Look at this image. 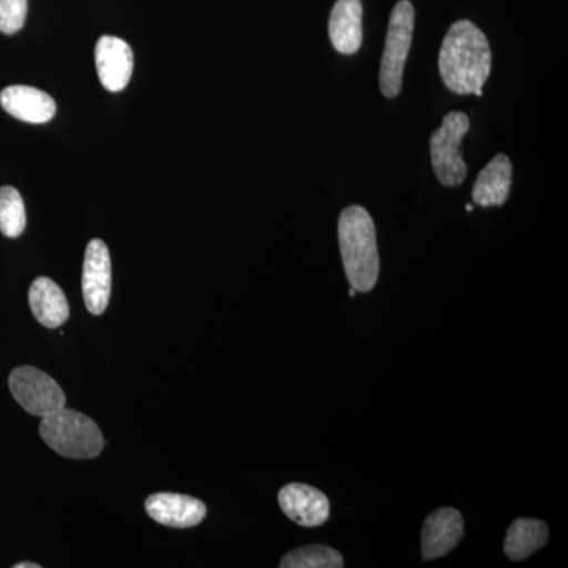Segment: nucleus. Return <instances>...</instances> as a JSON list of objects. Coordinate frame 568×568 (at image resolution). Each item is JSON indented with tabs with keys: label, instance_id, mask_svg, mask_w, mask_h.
<instances>
[{
	"label": "nucleus",
	"instance_id": "16",
	"mask_svg": "<svg viewBox=\"0 0 568 568\" xmlns=\"http://www.w3.org/2000/svg\"><path fill=\"white\" fill-rule=\"evenodd\" d=\"M549 537L548 526L540 519L519 518L507 530L506 555L511 560H523L545 547Z\"/></svg>",
	"mask_w": 568,
	"mask_h": 568
},
{
	"label": "nucleus",
	"instance_id": "10",
	"mask_svg": "<svg viewBox=\"0 0 568 568\" xmlns=\"http://www.w3.org/2000/svg\"><path fill=\"white\" fill-rule=\"evenodd\" d=\"M145 511L159 525L179 529L193 528L207 515V508L200 499L174 493H156L148 497Z\"/></svg>",
	"mask_w": 568,
	"mask_h": 568
},
{
	"label": "nucleus",
	"instance_id": "13",
	"mask_svg": "<svg viewBox=\"0 0 568 568\" xmlns=\"http://www.w3.org/2000/svg\"><path fill=\"white\" fill-rule=\"evenodd\" d=\"M328 37L339 54L353 55L362 47L361 0H336L328 20Z\"/></svg>",
	"mask_w": 568,
	"mask_h": 568
},
{
	"label": "nucleus",
	"instance_id": "5",
	"mask_svg": "<svg viewBox=\"0 0 568 568\" xmlns=\"http://www.w3.org/2000/svg\"><path fill=\"white\" fill-rule=\"evenodd\" d=\"M469 118L465 112L452 111L444 118L443 125L432 134L429 148H432L433 170L437 181L444 186H458L465 182L467 166L463 160L462 142L469 132Z\"/></svg>",
	"mask_w": 568,
	"mask_h": 568
},
{
	"label": "nucleus",
	"instance_id": "12",
	"mask_svg": "<svg viewBox=\"0 0 568 568\" xmlns=\"http://www.w3.org/2000/svg\"><path fill=\"white\" fill-rule=\"evenodd\" d=\"M0 104L13 118L29 123L50 122L58 111L54 99L31 85H10L0 92Z\"/></svg>",
	"mask_w": 568,
	"mask_h": 568
},
{
	"label": "nucleus",
	"instance_id": "9",
	"mask_svg": "<svg viewBox=\"0 0 568 568\" xmlns=\"http://www.w3.org/2000/svg\"><path fill=\"white\" fill-rule=\"evenodd\" d=\"M95 65L103 88L110 92H121L132 80V48L118 37L104 36L95 47Z\"/></svg>",
	"mask_w": 568,
	"mask_h": 568
},
{
	"label": "nucleus",
	"instance_id": "4",
	"mask_svg": "<svg viewBox=\"0 0 568 568\" xmlns=\"http://www.w3.org/2000/svg\"><path fill=\"white\" fill-rule=\"evenodd\" d=\"M414 6L409 0H399L394 7L388 21L386 48L381 61L379 84L381 91L387 99H394L402 92L403 71L413 43Z\"/></svg>",
	"mask_w": 568,
	"mask_h": 568
},
{
	"label": "nucleus",
	"instance_id": "14",
	"mask_svg": "<svg viewBox=\"0 0 568 568\" xmlns=\"http://www.w3.org/2000/svg\"><path fill=\"white\" fill-rule=\"evenodd\" d=\"M510 159L504 153H497L477 175L476 185L473 189L474 203L480 207H500L506 204L511 189Z\"/></svg>",
	"mask_w": 568,
	"mask_h": 568
},
{
	"label": "nucleus",
	"instance_id": "11",
	"mask_svg": "<svg viewBox=\"0 0 568 568\" xmlns=\"http://www.w3.org/2000/svg\"><path fill=\"white\" fill-rule=\"evenodd\" d=\"M465 536L463 517L455 508H439L426 518L422 529V555L424 559L443 558L455 549Z\"/></svg>",
	"mask_w": 568,
	"mask_h": 568
},
{
	"label": "nucleus",
	"instance_id": "6",
	"mask_svg": "<svg viewBox=\"0 0 568 568\" xmlns=\"http://www.w3.org/2000/svg\"><path fill=\"white\" fill-rule=\"evenodd\" d=\"M9 387L22 409L37 417H47L65 407V394L59 384L33 366H20L10 373Z\"/></svg>",
	"mask_w": 568,
	"mask_h": 568
},
{
	"label": "nucleus",
	"instance_id": "21",
	"mask_svg": "<svg viewBox=\"0 0 568 568\" xmlns=\"http://www.w3.org/2000/svg\"><path fill=\"white\" fill-rule=\"evenodd\" d=\"M355 293H357V291H355L354 287L351 286V291H349L351 297H354Z\"/></svg>",
	"mask_w": 568,
	"mask_h": 568
},
{
	"label": "nucleus",
	"instance_id": "15",
	"mask_svg": "<svg viewBox=\"0 0 568 568\" xmlns=\"http://www.w3.org/2000/svg\"><path fill=\"white\" fill-rule=\"evenodd\" d=\"M29 305L36 320L48 328L61 327L70 316L65 294L51 278L40 276L29 290Z\"/></svg>",
	"mask_w": 568,
	"mask_h": 568
},
{
	"label": "nucleus",
	"instance_id": "17",
	"mask_svg": "<svg viewBox=\"0 0 568 568\" xmlns=\"http://www.w3.org/2000/svg\"><path fill=\"white\" fill-rule=\"evenodd\" d=\"M282 568H342L345 560L336 549L324 545H310L287 552L280 562Z\"/></svg>",
	"mask_w": 568,
	"mask_h": 568
},
{
	"label": "nucleus",
	"instance_id": "3",
	"mask_svg": "<svg viewBox=\"0 0 568 568\" xmlns=\"http://www.w3.org/2000/svg\"><path fill=\"white\" fill-rule=\"evenodd\" d=\"M40 436L55 454L65 458H97L104 446L99 425L84 414L65 407L41 418Z\"/></svg>",
	"mask_w": 568,
	"mask_h": 568
},
{
	"label": "nucleus",
	"instance_id": "7",
	"mask_svg": "<svg viewBox=\"0 0 568 568\" xmlns=\"http://www.w3.org/2000/svg\"><path fill=\"white\" fill-rule=\"evenodd\" d=\"M112 267L110 250L100 239L89 242L82 265V297L89 313L99 316L110 305Z\"/></svg>",
	"mask_w": 568,
	"mask_h": 568
},
{
	"label": "nucleus",
	"instance_id": "1",
	"mask_svg": "<svg viewBox=\"0 0 568 568\" xmlns=\"http://www.w3.org/2000/svg\"><path fill=\"white\" fill-rule=\"evenodd\" d=\"M439 73L448 91L469 95L484 88L491 73V48L473 21L448 29L439 51Z\"/></svg>",
	"mask_w": 568,
	"mask_h": 568
},
{
	"label": "nucleus",
	"instance_id": "8",
	"mask_svg": "<svg viewBox=\"0 0 568 568\" xmlns=\"http://www.w3.org/2000/svg\"><path fill=\"white\" fill-rule=\"evenodd\" d=\"M278 503L284 515L304 528H317L324 525L331 515L327 496L310 485H286L280 491Z\"/></svg>",
	"mask_w": 568,
	"mask_h": 568
},
{
	"label": "nucleus",
	"instance_id": "22",
	"mask_svg": "<svg viewBox=\"0 0 568 568\" xmlns=\"http://www.w3.org/2000/svg\"><path fill=\"white\" fill-rule=\"evenodd\" d=\"M466 211H467V212H473V205L467 204V205H466Z\"/></svg>",
	"mask_w": 568,
	"mask_h": 568
},
{
	"label": "nucleus",
	"instance_id": "19",
	"mask_svg": "<svg viewBox=\"0 0 568 568\" xmlns=\"http://www.w3.org/2000/svg\"><path fill=\"white\" fill-rule=\"evenodd\" d=\"M28 17V0H0V32H20Z\"/></svg>",
	"mask_w": 568,
	"mask_h": 568
},
{
	"label": "nucleus",
	"instance_id": "18",
	"mask_svg": "<svg viewBox=\"0 0 568 568\" xmlns=\"http://www.w3.org/2000/svg\"><path fill=\"white\" fill-rule=\"evenodd\" d=\"M26 207L20 192L13 186L0 189V231L7 237H20L26 230Z\"/></svg>",
	"mask_w": 568,
	"mask_h": 568
},
{
	"label": "nucleus",
	"instance_id": "2",
	"mask_svg": "<svg viewBox=\"0 0 568 568\" xmlns=\"http://www.w3.org/2000/svg\"><path fill=\"white\" fill-rule=\"evenodd\" d=\"M339 252L347 282L358 293H369L379 276L376 227L362 205H349L338 220Z\"/></svg>",
	"mask_w": 568,
	"mask_h": 568
},
{
	"label": "nucleus",
	"instance_id": "20",
	"mask_svg": "<svg viewBox=\"0 0 568 568\" xmlns=\"http://www.w3.org/2000/svg\"><path fill=\"white\" fill-rule=\"evenodd\" d=\"M40 564H32V562H21L17 564L14 568H40Z\"/></svg>",
	"mask_w": 568,
	"mask_h": 568
}]
</instances>
